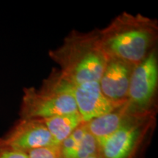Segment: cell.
<instances>
[{"instance_id": "6da1fadb", "label": "cell", "mask_w": 158, "mask_h": 158, "mask_svg": "<svg viewBox=\"0 0 158 158\" xmlns=\"http://www.w3.org/2000/svg\"><path fill=\"white\" fill-rule=\"evenodd\" d=\"M98 36L106 56L135 66L152 51L157 26L147 17L124 13L98 31Z\"/></svg>"}, {"instance_id": "7a4b0ae2", "label": "cell", "mask_w": 158, "mask_h": 158, "mask_svg": "<svg viewBox=\"0 0 158 158\" xmlns=\"http://www.w3.org/2000/svg\"><path fill=\"white\" fill-rule=\"evenodd\" d=\"M50 56L60 66L62 76L74 85L99 82L108 59L98 31L72 32Z\"/></svg>"}, {"instance_id": "3957f363", "label": "cell", "mask_w": 158, "mask_h": 158, "mask_svg": "<svg viewBox=\"0 0 158 158\" xmlns=\"http://www.w3.org/2000/svg\"><path fill=\"white\" fill-rule=\"evenodd\" d=\"M73 86L61 73L54 74L36 89L23 91L21 119L45 120L78 111L73 96Z\"/></svg>"}, {"instance_id": "277c9868", "label": "cell", "mask_w": 158, "mask_h": 158, "mask_svg": "<svg viewBox=\"0 0 158 158\" xmlns=\"http://www.w3.org/2000/svg\"><path fill=\"white\" fill-rule=\"evenodd\" d=\"M157 84V56L155 49H152L143 61L133 68L127 98L130 110L136 114H143L155 98Z\"/></svg>"}, {"instance_id": "5b68a950", "label": "cell", "mask_w": 158, "mask_h": 158, "mask_svg": "<svg viewBox=\"0 0 158 158\" xmlns=\"http://www.w3.org/2000/svg\"><path fill=\"white\" fill-rule=\"evenodd\" d=\"M144 115L136 116L116 130L98 141L99 155L102 158H135L147 128Z\"/></svg>"}, {"instance_id": "8992f818", "label": "cell", "mask_w": 158, "mask_h": 158, "mask_svg": "<svg viewBox=\"0 0 158 158\" xmlns=\"http://www.w3.org/2000/svg\"><path fill=\"white\" fill-rule=\"evenodd\" d=\"M0 141L28 153L40 148H57L42 120L21 119Z\"/></svg>"}, {"instance_id": "52a82bcc", "label": "cell", "mask_w": 158, "mask_h": 158, "mask_svg": "<svg viewBox=\"0 0 158 158\" xmlns=\"http://www.w3.org/2000/svg\"><path fill=\"white\" fill-rule=\"evenodd\" d=\"M133 68V65L120 59L108 57L99 85L104 96L118 106L127 102Z\"/></svg>"}, {"instance_id": "ba28073f", "label": "cell", "mask_w": 158, "mask_h": 158, "mask_svg": "<svg viewBox=\"0 0 158 158\" xmlns=\"http://www.w3.org/2000/svg\"><path fill=\"white\" fill-rule=\"evenodd\" d=\"M73 86L77 110L83 123H86L120 107L104 96L99 82H86L73 84Z\"/></svg>"}, {"instance_id": "9c48e42d", "label": "cell", "mask_w": 158, "mask_h": 158, "mask_svg": "<svg viewBox=\"0 0 158 158\" xmlns=\"http://www.w3.org/2000/svg\"><path fill=\"white\" fill-rule=\"evenodd\" d=\"M60 158H86L99 154L96 138L82 123L58 147Z\"/></svg>"}, {"instance_id": "30bf717a", "label": "cell", "mask_w": 158, "mask_h": 158, "mask_svg": "<svg viewBox=\"0 0 158 158\" xmlns=\"http://www.w3.org/2000/svg\"><path fill=\"white\" fill-rule=\"evenodd\" d=\"M140 114H136L132 111L127 102L113 111L93 118L84 124L98 142L115 133L116 130Z\"/></svg>"}, {"instance_id": "8fae6325", "label": "cell", "mask_w": 158, "mask_h": 158, "mask_svg": "<svg viewBox=\"0 0 158 158\" xmlns=\"http://www.w3.org/2000/svg\"><path fill=\"white\" fill-rule=\"evenodd\" d=\"M43 122L58 147L83 123L78 111L54 116L43 120Z\"/></svg>"}, {"instance_id": "7c38bea8", "label": "cell", "mask_w": 158, "mask_h": 158, "mask_svg": "<svg viewBox=\"0 0 158 158\" xmlns=\"http://www.w3.org/2000/svg\"><path fill=\"white\" fill-rule=\"evenodd\" d=\"M29 158H60L57 148H40L29 152Z\"/></svg>"}, {"instance_id": "4fadbf2b", "label": "cell", "mask_w": 158, "mask_h": 158, "mask_svg": "<svg viewBox=\"0 0 158 158\" xmlns=\"http://www.w3.org/2000/svg\"><path fill=\"white\" fill-rule=\"evenodd\" d=\"M0 158H29L28 154L5 145L0 141Z\"/></svg>"}, {"instance_id": "5bb4252c", "label": "cell", "mask_w": 158, "mask_h": 158, "mask_svg": "<svg viewBox=\"0 0 158 158\" xmlns=\"http://www.w3.org/2000/svg\"><path fill=\"white\" fill-rule=\"evenodd\" d=\"M86 158H102L101 156H100L99 154H98V155H93V156H90V157H88Z\"/></svg>"}]
</instances>
